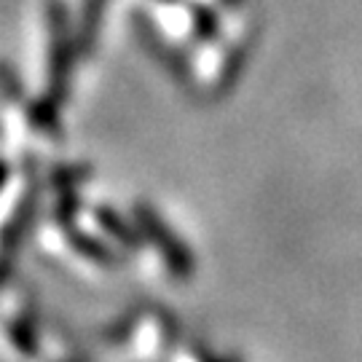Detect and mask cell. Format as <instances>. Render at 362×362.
<instances>
[{"label": "cell", "instance_id": "cell-5", "mask_svg": "<svg viewBox=\"0 0 362 362\" xmlns=\"http://www.w3.org/2000/svg\"><path fill=\"white\" fill-rule=\"evenodd\" d=\"M207 362H236V360H220V357H209Z\"/></svg>", "mask_w": 362, "mask_h": 362}, {"label": "cell", "instance_id": "cell-3", "mask_svg": "<svg viewBox=\"0 0 362 362\" xmlns=\"http://www.w3.org/2000/svg\"><path fill=\"white\" fill-rule=\"evenodd\" d=\"M67 231V242L70 247L76 250L78 255H83V258H89L91 263H100V266H113L118 260V255L110 250V245H105L100 236H94V233H86L76 228V223L73 226H65Z\"/></svg>", "mask_w": 362, "mask_h": 362}, {"label": "cell", "instance_id": "cell-2", "mask_svg": "<svg viewBox=\"0 0 362 362\" xmlns=\"http://www.w3.org/2000/svg\"><path fill=\"white\" fill-rule=\"evenodd\" d=\"M94 220H97V226H100V231L105 236H110L113 242H118L121 247H132V250H137V247L145 242V233L143 228L137 226V220L129 223L127 215H121L118 209L113 207H97L94 209Z\"/></svg>", "mask_w": 362, "mask_h": 362}, {"label": "cell", "instance_id": "cell-4", "mask_svg": "<svg viewBox=\"0 0 362 362\" xmlns=\"http://www.w3.org/2000/svg\"><path fill=\"white\" fill-rule=\"evenodd\" d=\"M8 338H11V344L22 354H35L38 351V327L27 317H16L8 325Z\"/></svg>", "mask_w": 362, "mask_h": 362}, {"label": "cell", "instance_id": "cell-1", "mask_svg": "<svg viewBox=\"0 0 362 362\" xmlns=\"http://www.w3.org/2000/svg\"><path fill=\"white\" fill-rule=\"evenodd\" d=\"M134 220H137V226L143 228L145 242H151V245L158 250V255L164 260V266L172 272V276H175V279H191L196 269L194 255H191L188 245H185L180 236L164 223V218L156 212V207L140 202V204L134 207Z\"/></svg>", "mask_w": 362, "mask_h": 362}]
</instances>
